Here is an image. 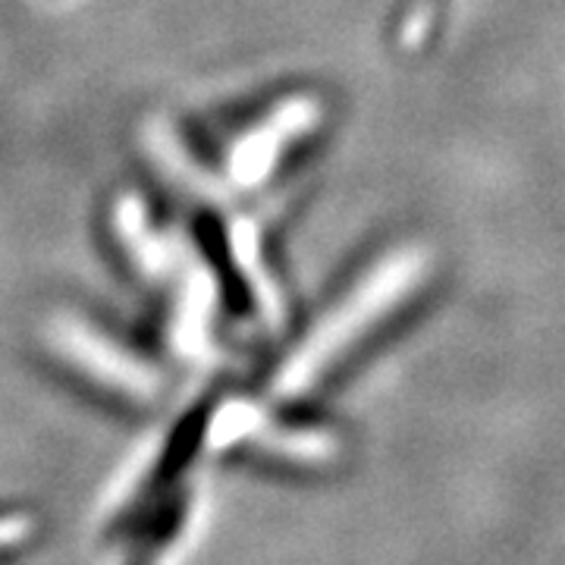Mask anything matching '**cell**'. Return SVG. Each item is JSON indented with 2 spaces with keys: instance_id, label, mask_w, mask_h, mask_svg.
<instances>
[{
  "instance_id": "obj_3",
  "label": "cell",
  "mask_w": 565,
  "mask_h": 565,
  "mask_svg": "<svg viewBox=\"0 0 565 565\" xmlns=\"http://www.w3.org/2000/svg\"><path fill=\"white\" fill-rule=\"evenodd\" d=\"M41 349L73 384L114 408L148 412L167 399V364L88 311L54 308L41 321Z\"/></svg>"
},
{
  "instance_id": "obj_5",
  "label": "cell",
  "mask_w": 565,
  "mask_h": 565,
  "mask_svg": "<svg viewBox=\"0 0 565 565\" xmlns=\"http://www.w3.org/2000/svg\"><path fill=\"white\" fill-rule=\"evenodd\" d=\"M459 0H396L390 13V44L403 57H422L449 29Z\"/></svg>"
},
{
  "instance_id": "obj_2",
  "label": "cell",
  "mask_w": 565,
  "mask_h": 565,
  "mask_svg": "<svg viewBox=\"0 0 565 565\" xmlns=\"http://www.w3.org/2000/svg\"><path fill=\"white\" fill-rule=\"evenodd\" d=\"M327 122V98L299 85L243 110L214 145L202 141L223 204H258L292 180L318 148Z\"/></svg>"
},
{
  "instance_id": "obj_4",
  "label": "cell",
  "mask_w": 565,
  "mask_h": 565,
  "mask_svg": "<svg viewBox=\"0 0 565 565\" xmlns=\"http://www.w3.org/2000/svg\"><path fill=\"white\" fill-rule=\"evenodd\" d=\"M102 226L114 264L141 292L163 296L185 258V233H177L136 185H120L107 195Z\"/></svg>"
},
{
  "instance_id": "obj_1",
  "label": "cell",
  "mask_w": 565,
  "mask_h": 565,
  "mask_svg": "<svg viewBox=\"0 0 565 565\" xmlns=\"http://www.w3.org/2000/svg\"><path fill=\"white\" fill-rule=\"evenodd\" d=\"M437 282V255L422 239L371 252L330 289L315 315L286 340L264 390L280 403H308L337 390L418 315Z\"/></svg>"
}]
</instances>
